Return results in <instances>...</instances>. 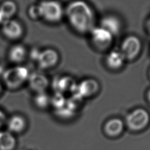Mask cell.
Returning <instances> with one entry per match:
<instances>
[{
  "instance_id": "30bf717a",
  "label": "cell",
  "mask_w": 150,
  "mask_h": 150,
  "mask_svg": "<svg viewBox=\"0 0 150 150\" xmlns=\"http://www.w3.org/2000/svg\"><path fill=\"white\" fill-rule=\"evenodd\" d=\"M27 81L30 88L36 93L45 91L49 84L47 76L40 72L30 73Z\"/></svg>"
},
{
  "instance_id": "484cf974",
  "label": "cell",
  "mask_w": 150,
  "mask_h": 150,
  "mask_svg": "<svg viewBox=\"0 0 150 150\" xmlns=\"http://www.w3.org/2000/svg\"><path fill=\"white\" fill-rule=\"evenodd\" d=\"M146 97H147V99H148V101L150 103V88H149V89L148 90V91H147Z\"/></svg>"
},
{
  "instance_id": "9c48e42d",
  "label": "cell",
  "mask_w": 150,
  "mask_h": 150,
  "mask_svg": "<svg viewBox=\"0 0 150 150\" xmlns=\"http://www.w3.org/2000/svg\"><path fill=\"white\" fill-rule=\"evenodd\" d=\"M99 26L107 30L113 36L118 35L122 29V23L120 19L112 14L103 16L100 21Z\"/></svg>"
},
{
  "instance_id": "4fadbf2b",
  "label": "cell",
  "mask_w": 150,
  "mask_h": 150,
  "mask_svg": "<svg viewBox=\"0 0 150 150\" xmlns=\"http://www.w3.org/2000/svg\"><path fill=\"white\" fill-rule=\"evenodd\" d=\"M6 123L8 129V131L12 134L23 132L27 127L26 118L19 114L12 115L7 120Z\"/></svg>"
},
{
  "instance_id": "5b68a950",
  "label": "cell",
  "mask_w": 150,
  "mask_h": 150,
  "mask_svg": "<svg viewBox=\"0 0 150 150\" xmlns=\"http://www.w3.org/2000/svg\"><path fill=\"white\" fill-rule=\"evenodd\" d=\"M126 60H133L140 54L142 49V42L135 35H129L122 41L120 48Z\"/></svg>"
},
{
  "instance_id": "6da1fadb",
  "label": "cell",
  "mask_w": 150,
  "mask_h": 150,
  "mask_svg": "<svg viewBox=\"0 0 150 150\" xmlns=\"http://www.w3.org/2000/svg\"><path fill=\"white\" fill-rule=\"evenodd\" d=\"M64 15L70 26L77 33H90L95 26V13L84 0H73L64 9Z\"/></svg>"
},
{
  "instance_id": "ac0fdd59",
  "label": "cell",
  "mask_w": 150,
  "mask_h": 150,
  "mask_svg": "<svg viewBox=\"0 0 150 150\" xmlns=\"http://www.w3.org/2000/svg\"><path fill=\"white\" fill-rule=\"evenodd\" d=\"M16 140L13 134L9 131H0V150H14Z\"/></svg>"
},
{
  "instance_id": "3957f363",
  "label": "cell",
  "mask_w": 150,
  "mask_h": 150,
  "mask_svg": "<svg viewBox=\"0 0 150 150\" xmlns=\"http://www.w3.org/2000/svg\"><path fill=\"white\" fill-rule=\"evenodd\" d=\"M41 18L52 23L60 22L64 15V9L56 0H45L39 4Z\"/></svg>"
},
{
  "instance_id": "7402d4cb",
  "label": "cell",
  "mask_w": 150,
  "mask_h": 150,
  "mask_svg": "<svg viewBox=\"0 0 150 150\" xmlns=\"http://www.w3.org/2000/svg\"><path fill=\"white\" fill-rule=\"evenodd\" d=\"M55 114L60 118H67L71 117L73 115L74 111L65 105L64 107L56 110Z\"/></svg>"
},
{
  "instance_id": "e0dca14e",
  "label": "cell",
  "mask_w": 150,
  "mask_h": 150,
  "mask_svg": "<svg viewBox=\"0 0 150 150\" xmlns=\"http://www.w3.org/2000/svg\"><path fill=\"white\" fill-rule=\"evenodd\" d=\"M17 11V5L12 0H4L0 4V15L4 21L12 19Z\"/></svg>"
},
{
  "instance_id": "2e32d148",
  "label": "cell",
  "mask_w": 150,
  "mask_h": 150,
  "mask_svg": "<svg viewBox=\"0 0 150 150\" xmlns=\"http://www.w3.org/2000/svg\"><path fill=\"white\" fill-rule=\"evenodd\" d=\"M124 129L123 121L118 118L109 120L104 125L105 133L110 137H115L121 134Z\"/></svg>"
},
{
  "instance_id": "ffe728a7",
  "label": "cell",
  "mask_w": 150,
  "mask_h": 150,
  "mask_svg": "<svg viewBox=\"0 0 150 150\" xmlns=\"http://www.w3.org/2000/svg\"><path fill=\"white\" fill-rule=\"evenodd\" d=\"M66 103V100L63 93L55 92L52 97H50V104H51L55 110L64 107Z\"/></svg>"
},
{
  "instance_id": "8fae6325",
  "label": "cell",
  "mask_w": 150,
  "mask_h": 150,
  "mask_svg": "<svg viewBox=\"0 0 150 150\" xmlns=\"http://www.w3.org/2000/svg\"><path fill=\"white\" fill-rule=\"evenodd\" d=\"M99 83L94 79H86L77 84L75 92L77 93L81 97H89L96 94L99 90Z\"/></svg>"
},
{
  "instance_id": "f1b7e54d",
  "label": "cell",
  "mask_w": 150,
  "mask_h": 150,
  "mask_svg": "<svg viewBox=\"0 0 150 150\" xmlns=\"http://www.w3.org/2000/svg\"><path fill=\"white\" fill-rule=\"evenodd\" d=\"M149 76L150 77V69H149Z\"/></svg>"
},
{
  "instance_id": "5bb4252c",
  "label": "cell",
  "mask_w": 150,
  "mask_h": 150,
  "mask_svg": "<svg viewBox=\"0 0 150 150\" xmlns=\"http://www.w3.org/2000/svg\"><path fill=\"white\" fill-rule=\"evenodd\" d=\"M53 87L55 92L63 93L66 91H70L74 93L76 90L77 84L75 83L72 78L66 76L54 79L53 82Z\"/></svg>"
},
{
  "instance_id": "277c9868",
  "label": "cell",
  "mask_w": 150,
  "mask_h": 150,
  "mask_svg": "<svg viewBox=\"0 0 150 150\" xmlns=\"http://www.w3.org/2000/svg\"><path fill=\"white\" fill-rule=\"evenodd\" d=\"M90 40L93 46L98 50L108 49L113 42V36L102 27L94 26L90 32Z\"/></svg>"
},
{
  "instance_id": "603a6c76",
  "label": "cell",
  "mask_w": 150,
  "mask_h": 150,
  "mask_svg": "<svg viewBox=\"0 0 150 150\" xmlns=\"http://www.w3.org/2000/svg\"><path fill=\"white\" fill-rule=\"evenodd\" d=\"M41 50H39L38 49L36 48V49H33L31 52H30V57L31 59H32L33 60L35 61H37L38 57L39 56L40 52Z\"/></svg>"
},
{
  "instance_id": "83f0119b",
  "label": "cell",
  "mask_w": 150,
  "mask_h": 150,
  "mask_svg": "<svg viewBox=\"0 0 150 150\" xmlns=\"http://www.w3.org/2000/svg\"><path fill=\"white\" fill-rule=\"evenodd\" d=\"M1 89H2V85H1V83L0 81V93L1 91Z\"/></svg>"
},
{
  "instance_id": "52a82bcc",
  "label": "cell",
  "mask_w": 150,
  "mask_h": 150,
  "mask_svg": "<svg viewBox=\"0 0 150 150\" xmlns=\"http://www.w3.org/2000/svg\"><path fill=\"white\" fill-rule=\"evenodd\" d=\"M1 25L2 33L8 39L17 40L23 35V28L22 24L16 19L12 18L5 20Z\"/></svg>"
},
{
  "instance_id": "d4e9b609",
  "label": "cell",
  "mask_w": 150,
  "mask_h": 150,
  "mask_svg": "<svg viewBox=\"0 0 150 150\" xmlns=\"http://www.w3.org/2000/svg\"><path fill=\"white\" fill-rule=\"evenodd\" d=\"M146 29H147L149 33H150V18L146 21Z\"/></svg>"
},
{
  "instance_id": "4316f807",
  "label": "cell",
  "mask_w": 150,
  "mask_h": 150,
  "mask_svg": "<svg viewBox=\"0 0 150 150\" xmlns=\"http://www.w3.org/2000/svg\"><path fill=\"white\" fill-rule=\"evenodd\" d=\"M3 21H4V19H3L2 17L1 16V15H0V25L2 24V23L3 22Z\"/></svg>"
},
{
  "instance_id": "cb8c5ba5",
  "label": "cell",
  "mask_w": 150,
  "mask_h": 150,
  "mask_svg": "<svg viewBox=\"0 0 150 150\" xmlns=\"http://www.w3.org/2000/svg\"><path fill=\"white\" fill-rule=\"evenodd\" d=\"M7 119L5 112L0 109V128L6 122Z\"/></svg>"
},
{
  "instance_id": "7a4b0ae2",
  "label": "cell",
  "mask_w": 150,
  "mask_h": 150,
  "mask_svg": "<svg viewBox=\"0 0 150 150\" xmlns=\"http://www.w3.org/2000/svg\"><path fill=\"white\" fill-rule=\"evenodd\" d=\"M29 74L25 66L16 65L4 70L2 74V81L8 88L16 90L28 81Z\"/></svg>"
},
{
  "instance_id": "d6986e66",
  "label": "cell",
  "mask_w": 150,
  "mask_h": 150,
  "mask_svg": "<svg viewBox=\"0 0 150 150\" xmlns=\"http://www.w3.org/2000/svg\"><path fill=\"white\" fill-rule=\"evenodd\" d=\"M35 105L39 109H45L50 104V97L45 91L36 93L33 98Z\"/></svg>"
},
{
  "instance_id": "44dd1931",
  "label": "cell",
  "mask_w": 150,
  "mask_h": 150,
  "mask_svg": "<svg viewBox=\"0 0 150 150\" xmlns=\"http://www.w3.org/2000/svg\"><path fill=\"white\" fill-rule=\"evenodd\" d=\"M29 16L33 20H37L41 18L40 9L39 4L32 5L28 10Z\"/></svg>"
},
{
  "instance_id": "7c38bea8",
  "label": "cell",
  "mask_w": 150,
  "mask_h": 150,
  "mask_svg": "<svg viewBox=\"0 0 150 150\" xmlns=\"http://www.w3.org/2000/svg\"><path fill=\"white\" fill-rule=\"evenodd\" d=\"M126 60L120 48L111 49L105 56V63L108 68L112 70H118L121 69Z\"/></svg>"
},
{
  "instance_id": "ba28073f",
  "label": "cell",
  "mask_w": 150,
  "mask_h": 150,
  "mask_svg": "<svg viewBox=\"0 0 150 150\" xmlns=\"http://www.w3.org/2000/svg\"><path fill=\"white\" fill-rule=\"evenodd\" d=\"M59 60L58 52L53 49L47 48L40 51L36 63L40 69H49L54 67Z\"/></svg>"
},
{
  "instance_id": "9a60e30c",
  "label": "cell",
  "mask_w": 150,
  "mask_h": 150,
  "mask_svg": "<svg viewBox=\"0 0 150 150\" xmlns=\"http://www.w3.org/2000/svg\"><path fill=\"white\" fill-rule=\"evenodd\" d=\"M28 52L25 46L21 44L13 45L9 50L8 57L10 62L15 64H20L26 58Z\"/></svg>"
},
{
  "instance_id": "8992f818",
  "label": "cell",
  "mask_w": 150,
  "mask_h": 150,
  "mask_svg": "<svg viewBox=\"0 0 150 150\" xmlns=\"http://www.w3.org/2000/svg\"><path fill=\"white\" fill-rule=\"evenodd\" d=\"M149 119V115L146 110L138 108L127 115L126 124L129 129L138 131L144 129L148 125Z\"/></svg>"
}]
</instances>
